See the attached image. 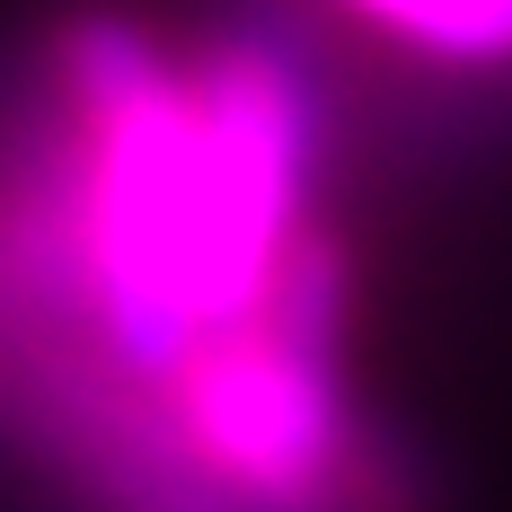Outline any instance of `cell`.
Segmentation results:
<instances>
[{"label": "cell", "instance_id": "3", "mask_svg": "<svg viewBox=\"0 0 512 512\" xmlns=\"http://www.w3.org/2000/svg\"><path fill=\"white\" fill-rule=\"evenodd\" d=\"M204 106V221H212V327L248 318L309 221H327V80L301 27L239 9L195 53Z\"/></svg>", "mask_w": 512, "mask_h": 512}, {"label": "cell", "instance_id": "1", "mask_svg": "<svg viewBox=\"0 0 512 512\" xmlns=\"http://www.w3.org/2000/svg\"><path fill=\"white\" fill-rule=\"evenodd\" d=\"M45 71L71 142V239L89 327L142 380L212 336V221H204V106L195 53H168L151 18L80 0L45 27Z\"/></svg>", "mask_w": 512, "mask_h": 512}, {"label": "cell", "instance_id": "4", "mask_svg": "<svg viewBox=\"0 0 512 512\" xmlns=\"http://www.w3.org/2000/svg\"><path fill=\"white\" fill-rule=\"evenodd\" d=\"M371 45L407 53L415 71L512 80V0H327Z\"/></svg>", "mask_w": 512, "mask_h": 512}, {"label": "cell", "instance_id": "2", "mask_svg": "<svg viewBox=\"0 0 512 512\" xmlns=\"http://www.w3.org/2000/svg\"><path fill=\"white\" fill-rule=\"evenodd\" d=\"M362 265L309 221L265 301L177 362L168 407L256 512H442V477L354 380Z\"/></svg>", "mask_w": 512, "mask_h": 512}]
</instances>
